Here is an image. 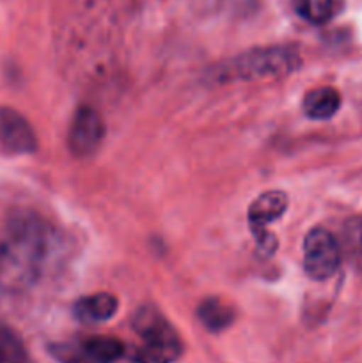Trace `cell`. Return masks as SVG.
I'll use <instances>...</instances> for the list:
<instances>
[{
	"label": "cell",
	"instance_id": "8992f818",
	"mask_svg": "<svg viewBox=\"0 0 362 363\" xmlns=\"http://www.w3.org/2000/svg\"><path fill=\"white\" fill-rule=\"evenodd\" d=\"M105 137V124L102 116L91 106H80L75 112L67 131V147L78 158L92 156Z\"/></svg>",
	"mask_w": 362,
	"mask_h": 363
},
{
	"label": "cell",
	"instance_id": "5bb4252c",
	"mask_svg": "<svg viewBox=\"0 0 362 363\" xmlns=\"http://www.w3.org/2000/svg\"><path fill=\"white\" fill-rule=\"evenodd\" d=\"M298 16L311 23H325L334 14L332 0H295Z\"/></svg>",
	"mask_w": 362,
	"mask_h": 363
},
{
	"label": "cell",
	"instance_id": "8fae6325",
	"mask_svg": "<svg viewBox=\"0 0 362 363\" xmlns=\"http://www.w3.org/2000/svg\"><path fill=\"white\" fill-rule=\"evenodd\" d=\"M197 315L201 323L204 325L206 330L209 332H222L227 326L233 325L234 321V311L222 303L216 298H208L202 301L197 308Z\"/></svg>",
	"mask_w": 362,
	"mask_h": 363
},
{
	"label": "cell",
	"instance_id": "6da1fadb",
	"mask_svg": "<svg viewBox=\"0 0 362 363\" xmlns=\"http://www.w3.org/2000/svg\"><path fill=\"white\" fill-rule=\"evenodd\" d=\"M50 229L32 213H20L0 234V291H23L41 275L50 252Z\"/></svg>",
	"mask_w": 362,
	"mask_h": 363
},
{
	"label": "cell",
	"instance_id": "9c48e42d",
	"mask_svg": "<svg viewBox=\"0 0 362 363\" xmlns=\"http://www.w3.org/2000/svg\"><path fill=\"white\" fill-rule=\"evenodd\" d=\"M124 354V344L116 337L96 335L82 342V357L87 363H116Z\"/></svg>",
	"mask_w": 362,
	"mask_h": 363
},
{
	"label": "cell",
	"instance_id": "30bf717a",
	"mask_svg": "<svg viewBox=\"0 0 362 363\" xmlns=\"http://www.w3.org/2000/svg\"><path fill=\"white\" fill-rule=\"evenodd\" d=\"M341 106V94L334 87L312 89L304 98V112L311 119L323 121L336 116Z\"/></svg>",
	"mask_w": 362,
	"mask_h": 363
},
{
	"label": "cell",
	"instance_id": "7c38bea8",
	"mask_svg": "<svg viewBox=\"0 0 362 363\" xmlns=\"http://www.w3.org/2000/svg\"><path fill=\"white\" fill-rule=\"evenodd\" d=\"M341 252H344L351 266L362 269V215L353 216L344 223Z\"/></svg>",
	"mask_w": 362,
	"mask_h": 363
},
{
	"label": "cell",
	"instance_id": "5b68a950",
	"mask_svg": "<svg viewBox=\"0 0 362 363\" xmlns=\"http://www.w3.org/2000/svg\"><path fill=\"white\" fill-rule=\"evenodd\" d=\"M287 208V197L283 191H265L259 195L248 208V225L256 241L265 252H273L277 241L272 234L266 233V227L279 220Z\"/></svg>",
	"mask_w": 362,
	"mask_h": 363
},
{
	"label": "cell",
	"instance_id": "3957f363",
	"mask_svg": "<svg viewBox=\"0 0 362 363\" xmlns=\"http://www.w3.org/2000/svg\"><path fill=\"white\" fill-rule=\"evenodd\" d=\"M300 66V57L291 46H265L234 57L222 67L226 80H261L286 77Z\"/></svg>",
	"mask_w": 362,
	"mask_h": 363
},
{
	"label": "cell",
	"instance_id": "ba28073f",
	"mask_svg": "<svg viewBox=\"0 0 362 363\" xmlns=\"http://www.w3.org/2000/svg\"><path fill=\"white\" fill-rule=\"evenodd\" d=\"M117 298L109 293H98L85 296L75 303L73 314L75 318L85 325H98V323H105L116 315Z\"/></svg>",
	"mask_w": 362,
	"mask_h": 363
},
{
	"label": "cell",
	"instance_id": "52a82bcc",
	"mask_svg": "<svg viewBox=\"0 0 362 363\" xmlns=\"http://www.w3.org/2000/svg\"><path fill=\"white\" fill-rule=\"evenodd\" d=\"M0 142L14 155H28L38 147L31 124L13 108H0Z\"/></svg>",
	"mask_w": 362,
	"mask_h": 363
},
{
	"label": "cell",
	"instance_id": "277c9868",
	"mask_svg": "<svg viewBox=\"0 0 362 363\" xmlns=\"http://www.w3.org/2000/svg\"><path fill=\"white\" fill-rule=\"evenodd\" d=\"M341 245L323 227L309 230L304 241V268L312 280H327L339 269Z\"/></svg>",
	"mask_w": 362,
	"mask_h": 363
},
{
	"label": "cell",
	"instance_id": "4fadbf2b",
	"mask_svg": "<svg viewBox=\"0 0 362 363\" xmlns=\"http://www.w3.org/2000/svg\"><path fill=\"white\" fill-rule=\"evenodd\" d=\"M0 363H28V354L18 333L0 323Z\"/></svg>",
	"mask_w": 362,
	"mask_h": 363
},
{
	"label": "cell",
	"instance_id": "7a4b0ae2",
	"mask_svg": "<svg viewBox=\"0 0 362 363\" xmlns=\"http://www.w3.org/2000/svg\"><path fill=\"white\" fill-rule=\"evenodd\" d=\"M133 330L141 346L130 363H174L183 353V342L169 321L153 307H142L133 315Z\"/></svg>",
	"mask_w": 362,
	"mask_h": 363
}]
</instances>
